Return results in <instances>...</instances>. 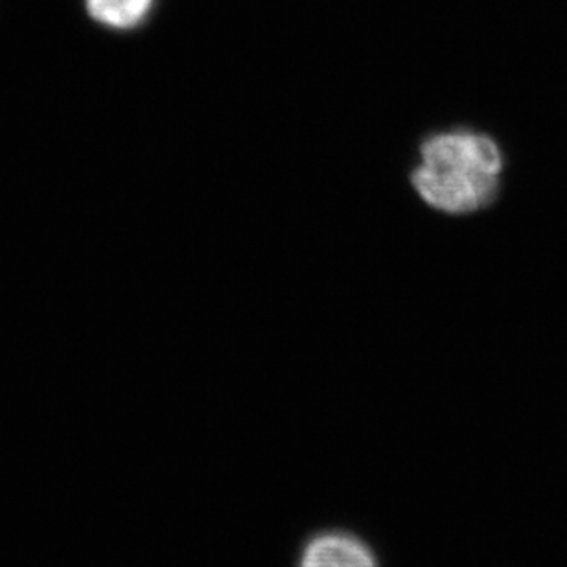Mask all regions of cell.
Listing matches in <instances>:
<instances>
[{"label": "cell", "mask_w": 567, "mask_h": 567, "mask_svg": "<svg viewBox=\"0 0 567 567\" xmlns=\"http://www.w3.org/2000/svg\"><path fill=\"white\" fill-rule=\"evenodd\" d=\"M502 169L496 142L483 133L455 130L422 142L411 183L425 205L458 216L491 205Z\"/></svg>", "instance_id": "obj_1"}, {"label": "cell", "mask_w": 567, "mask_h": 567, "mask_svg": "<svg viewBox=\"0 0 567 567\" xmlns=\"http://www.w3.org/2000/svg\"><path fill=\"white\" fill-rule=\"evenodd\" d=\"M89 17L113 32H133L152 16L155 0H83Z\"/></svg>", "instance_id": "obj_3"}, {"label": "cell", "mask_w": 567, "mask_h": 567, "mask_svg": "<svg viewBox=\"0 0 567 567\" xmlns=\"http://www.w3.org/2000/svg\"><path fill=\"white\" fill-rule=\"evenodd\" d=\"M299 567H380L377 553L360 535L343 529L311 535L300 549Z\"/></svg>", "instance_id": "obj_2"}]
</instances>
